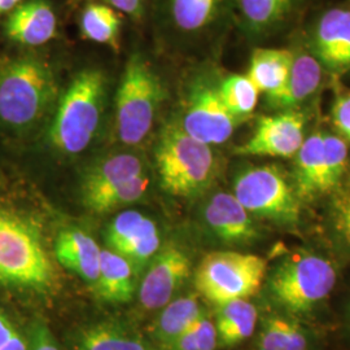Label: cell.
Masks as SVG:
<instances>
[{
	"label": "cell",
	"mask_w": 350,
	"mask_h": 350,
	"mask_svg": "<svg viewBox=\"0 0 350 350\" xmlns=\"http://www.w3.org/2000/svg\"><path fill=\"white\" fill-rule=\"evenodd\" d=\"M322 79V65L309 53L293 56V63L283 90L269 101L279 109H295L312 96Z\"/></svg>",
	"instance_id": "19"
},
{
	"label": "cell",
	"mask_w": 350,
	"mask_h": 350,
	"mask_svg": "<svg viewBox=\"0 0 350 350\" xmlns=\"http://www.w3.org/2000/svg\"><path fill=\"white\" fill-rule=\"evenodd\" d=\"M319 63L332 70L350 69V11L335 8L322 16L314 33Z\"/></svg>",
	"instance_id": "14"
},
{
	"label": "cell",
	"mask_w": 350,
	"mask_h": 350,
	"mask_svg": "<svg viewBox=\"0 0 350 350\" xmlns=\"http://www.w3.org/2000/svg\"><path fill=\"white\" fill-rule=\"evenodd\" d=\"M192 331L199 350H215L218 347L217 328L209 314H202L200 319L192 325Z\"/></svg>",
	"instance_id": "35"
},
{
	"label": "cell",
	"mask_w": 350,
	"mask_h": 350,
	"mask_svg": "<svg viewBox=\"0 0 350 350\" xmlns=\"http://www.w3.org/2000/svg\"><path fill=\"white\" fill-rule=\"evenodd\" d=\"M332 120L342 138L350 142V92L341 94L336 98L332 108Z\"/></svg>",
	"instance_id": "36"
},
{
	"label": "cell",
	"mask_w": 350,
	"mask_h": 350,
	"mask_svg": "<svg viewBox=\"0 0 350 350\" xmlns=\"http://www.w3.org/2000/svg\"><path fill=\"white\" fill-rule=\"evenodd\" d=\"M267 270L262 257L234 250L208 253L195 273V287L214 305L248 300L261 286Z\"/></svg>",
	"instance_id": "7"
},
{
	"label": "cell",
	"mask_w": 350,
	"mask_h": 350,
	"mask_svg": "<svg viewBox=\"0 0 350 350\" xmlns=\"http://www.w3.org/2000/svg\"><path fill=\"white\" fill-rule=\"evenodd\" d=\"M204 218L213 234L227 244H250L260 237L252 214L234 193L213 195L205 205Z\"/></svg>",
	"instance_id": "13"
},
{
	"label": "cell",
	"mask_w": 350,
	"mask_h": 350,
	"mask_svg": "<svg viewBox=\"0 0 350 350\" xmlns=\"http://www.w3.org/2000/svg\"><path fill=\"white\" fill-rule=\"evenodd\" d=\"M336 284L334 265L319 254L299 250L283 260L269 276V293L291 315L309 313Z\"/></svg>",
	"instance_id": "5"
},
{
	"label": "cell",
	"mask_w": 350,
	"mask_h": 350,
	"mask_svg": "<svg viewBox=\"0 0 350 350\" xmlns=\"http://www.w3.org/2000/svg\"><path fill=\"white\" fill-rule=\"evenodd\" d=\"M113 8L121 11V12L129 13L139 16L142 13V0H107Z\"/></svg>",
	"instance_id": "37"
},
{
	"label": "cell",
	"mask_w": 350,
	"mask_h": 350,
	"mask_svg": "<svg viewBox=\"0 0 350 350\" xmlns=\"http://www.w3.org/2000/svg\"><path fill=\"white\" fill-rule=\"evenodd\" d=\"M240 121L226 108L215 88L202 86L189 96L180 127L189 137L212 147L231 138Z\"/></svg>",
	"instance_id": "12"
},
{
	"label": "cell",
	"mask_w": 350,
	"mask_h": 350,
	"mask_svg": "<svg viewBox=\"0 0 350 350\" xmlns=\"http://www.w3.org/2000/svg\"><path fill=\"white\" fill-rule=\"evenodd\" d=\"M147 217L137 211H127L117 215L105 232V241L111 250H117L130 238Z\"/></svg>",
	"instance_id": "31"
},
{
	"label": "cell",
	"mask_w": 350,
	"mask_h": 350,
	"mask_svg": "<svg viewBox=\"0 0 350 350\" xmlns=\"http://www.w3.org/2000/svg\"><path fill=\"white\" fill-rule=\"evenodd\" d=\"M191 276V260L176 245H167L150 260L139 287V302L146 310L163 309Z\"/></svg>",
	"instance_id": "10"
},
{
	"label": "cell",
	"mask_w": 350,
	"mask_h": 350,
	"mask_svg": "<svg viewBox=\"0 0 350 350\" xmlns=\"http://www.w3.org/2000/svg\"><path fill=\"white\" fill-rule=\"evenodd\" d=\"M105 88V75L98 69H86L72 81L51 122L55 148L78 154L91 144L100 125Z\"/></svg>",
	"instance_id": "2"
},
{
	"label": "cell",
	"mask_w": 350,
	"mask_h": 350,
	"mask_svg": "<svg viewBox=\"0 0 350 350\" xmlns=\"http://www.w3.org/2000/svg\"><path fill=\"white\" fill-rule=\"evenodd\" d=\"M29 350H63L52 335L49 325L40 321H34L26 334Z\"/></svg>",
	"instance_id": "34"
},
{
	"label": "cell",
	"mask_w": 350,
	"mask_h": 350,
	"mask_svg": "<svg viewBox=\"0 0 350 350\" xmlns=\"http://www.w3.org/2000/svg\"><path fill=\"white\" fill-rule=\"evenodd\" d=\"M234 196L253 215L287 227L299 224L300 199L275 165L241 172L234 183Z\"/></svg>",
	"instance_id": "8"
},
{
	"label": "cell",
	"mask_w": 350,
	"mask_h": 350,
	"mask_svg": "<svg viewBox=\"0 0 350 350\" xmlns=\"http://www.w3.org/2000/svg\"><path fill=\"white\" fill-rule=\"evenodd\" d=\"M56 96L47 64L36 57L12 60L0 69V121L11 127L36 124Z\"/></svg>",
	"instance_id": "4"
},
{
	"label": "cell",
	"mask_w": 350,
	"mask_h": 350,
	"mask_svg": "<svg viewBox=\"0 0 350 350\" xmlns=\"http://www.w3.org/2000/svg\"><path fill=\"white\" fill-rule=\"evenodd\" d=\"M82 33L92 42L118 47L121 17L114 8L104 4H90L82 14Z\"/></svg>",
	"instance_id": "27"
},
{
	"label": "cell",
	"mask_w": 350,
	"mask_h": 350,
	"mask_svg": "<svg viewBox=\"0 0 350 350\" xmlns=\"http://www.w3.org/2000/svg\"><path fill=\"white\" fill-rule=\"evenodd\" d=\"M148 186V176L142 174L114 187L107 188L104 191L91 193L88 196H82V199L86 208L91 212L105 214L124 208L126 205H130L142 199L147 192Z\"/></svg>",
	"instance_id": "25"
},
{
	"label": "cell",
	"mask_w": 350,
	"mask_h": 350,
	"mask_svg": "<svg viewBox=\"0 0 350 350\" xmlns=\"http://www.w3.org/2000/svg\"><path fill=\"white\" fill-rule=\"evenodd\" d=\"M55 257L65 269L95 286L100 270L101 248L78 228L64 230L55 241Z\"/></svg>",
	"instance_id": "15"
},
{
	"label": "cell",
	"mask_w": 350,
	"mask_h": 350,
	"mask_svg": "<svg viewBox=\"0 0 350 350\" xmlns=\"http://www.w3.org/2000/svg\"><path fill=\"white\" fill-rule=\"evenodd\" d=\"M206 312L198 295L187 293L167 302L153 325V338L160 349L167 348L174 340L195 325Z\"/></svg>",
	"instance_id": "18"
},
{
	"label": "cell",
	"mask_w": 350,
	"mask_h": 350,
	"mask_svg": "<svg viewBox=\"0 0 350 350\" xmlns=\"http://www.w3.org/2000/svg\"><path fill=\"white\" fill-rule=\"evenodd\" d=\"M217 91L226 108L239 120L253 113L261 94L247 75H228Z\"/></svg>",
	"instance_id": "29"
},
{
	"label": "cell",
	"mask_w": 350,
	"mask_h": 350,
	"mask_svg": "<svg viewBox=\"0 0 350 350\" xmlns=\"http://www.w3.org/2000/svg\"><path fill=\"white\" fill-rule=\"evenodd\" d=\"M295 53L278 49H257L250 56L248 77L269 99L278 95L287 82Z\"/></svg>",
	"instance_id": "20"
},
{
	"label": "cell",
	"mask_w": 350,
	"mask_h": 350,
	"mask_svg": "<svg viewBox=\"0 0 350 350\" xmlns=\"http://www.w3.org/2000/svg\"><path fill=\"white\" fill-rule=\"evenodd\" d=\"M163 95L160 78L150 64L140 55L131 56L116 98V130L122 143L135 146L146 139Z\"/></svg>",
	"instance_id": "6"
},
{
	"label": "cell",
	"mask_w": 350,
	"mask_h": 350,
	"mask_svg": "<svg viewBox=\"0 0 350 350\" xmlns=\"http://www.w3.org/2000/svg\"><path fill=\"white\" fill-rule=\"evenodd\" d=\"M348 166V146L336 135L315 133L296 153L293 188L301 200L336 191Z\"/></svg>",
	"instance_id": "9"
},
{
	"label": "cell",
	"mask_w": 350,
	"mask_h": 350,
	"mask_svg": "<svg viewBox=\"0 0 350 350\" xmlns=\"http://www.w3.org/2000/svg\"><path fill=\"white\" fill-rule=\"evenodd\" d=\"M156 166L163 189L178 198H192L209 187L217 163L211 146L179 125H169L156 147Z\"/></svg>",
	"instance_id": "3"
},
{
	"label": "cell",
	"mask_w": 350,
	"mask_h": 350,
	"mask_svg": "<svg viewBox=\"0 0 350 350\" xmlns=\"http://www.w3.org/2000/svg\"><path fill=\"white\" fill-rule=\"evenodd\" d=\"M160 245L161 241L157 226L150 218H146L144 222L139 226L138 230L118 250L113 252L125 257L139 275L140 271L157 254Z\"/></svg>",
	"instance_id": "28"
},
{
	"label": "cell",
	"mask_w": 350,
	"mask_h": 350,
	"mask_svg": "<svg viewBox=\"0 0 350 350\" xmlns=\"http://www.w3.org/2000/svg\"><path fill=\"white\" fill-rule=\"evenodd\" d=\"M258 310L245 299L217 305L215 328L218 347L231 348L250 338L257 327Z\"/></svg>",
	"instance_id": "21"
},
{
	"label": "cell",
	"mask_w": 350,
	"mask_h": 350,
	"mask_svg": "<svg viewBox=\"0 0 350 350\" xmlns=\"http://www.w3.org/2000/svg\"><path fill=\"white\" fill-rule=\"evenodd\" d=\"M0 350H29L27 336L12 321V318L0 309Z\"/></svg>",
	"instance_id": "33"
},
{
	"label": "cell",
	"mask_w": 350,
	"mask_h": 350,
	"mask_svg": "<svg viewBox=\"0 0 350 350\" xmlns=\"http://www.w3.org/2000/svg\"><path fill=\"white\" fill-rule=\"evenodd\" d=\"M308 329L287 313L265 315L260 327L257 350H310Z\"/></svg>",
	"instance_id": "22"
},
{
	"label": "cell",
	"mask_w": 350,
	"mask_h": 350,
	"mask_svg": "<svg viewBox=\"0 0 350 350\" xmlns=\"http://www.w3.org/2000/svg\"><path fill=\"white\" fill-rule=\"evenodd\" d=\"M305 116L299 111H283L263 116L247 143L235 153L243 156L293 157L305 140Z\"/></svg>",
	"instance_id": "11"
},
{
	"label": "cell",
	"mask_w": 350,
	"mask_h": 350,
	"mask_svg": "<svg viewBox=\"0 0 350 350\" xmlns=\"http://www.w3.org/2000/svg\"><path fill=\"white\" fill-rule=\"evenodd\" d=\"M73 345L75 350H150L137 334L108 321L79 328Z\"/></svg>",
	"instance_id": "23"
},
{
	"label": "cell",
	"mask_w": 350,
	"mask_h": 350,
	"mask_svg": "<svg viewBox=\"0 0 350 350\" xmlns=\"http://www.w3.org/2000/svg\"><path fill=\"white\" fill-rule=\"evenodd\" d=\"M138 274L133 265L121 254L101 250L100 270L96 280L98 295L111 304H125L134 299Z\"/></svg>",
	"instance_id": "17"
},
{
	"label": "cell",
	"mask_w": 350,
	"mask_h": 350,
	"mask_svg": "<svg viewBox=\"0 0 350 350\" xmlns=\"http://www.w3.org/2000/svg\"><path fill=\"white\" fill-rule=\"evenodd\" d=\"M239 4L250 30L263 33L284 21L297 0H239Z\"/></svg>",
	"instance_id": "26"
},
{
	"label": "cell",
	"mask_w": 350,
	"mask_h": 350,
	"mask_svg": "<svg viewBox=\"0 0 350 350\" xmlns=\"http://www.w3.org/2000/svg\"><path fill=\"white\" fill-rule=\"evenodd\" d=\"M150 350H152V349H150Z\"/></svg>",
	"instance_id": "39"
},
{
	"label": "cell",
	"mask_w": 350,
	"mask_h": 350,
	"mask_svg": "<svg viewBox=\"0 0 350 350\" xmlns=\"http://www.w3.org/2000/svg\"><path fill=\"white\" fill-rule=\"evenodd\" d=\"M221 0H172L175 25L185 31H196L211 24Z\"/></svg>",
	"instance_id": "30"
},
{
	"label": "cell",
	"mask_w": 350,
	"mask_h": 350,
	"mask_svg": "<svg viewBox=\"0 0 350 350\" xmlns=\"http://www.w3.org/2000/svg\"><path fill=\"white\" fill-rule=\"evenodd\" d=\"M5 33L14 42L26 46H40L56 34V16L44 0H30L13 8Z\"/></svg>",
	"instance_id": "16"
},
{
	"label": "cell",
	"mask_w": 350,
	"mask_h": 350,
	"mask_svg": "<svg viewBox=\"0 0 350 350\" xmlns=\"http://www.w3.org/2000/svg\"><path fill=\"white\" fill-rule=\"evenodd\" d=\"M331 221L336 235L350 250V186L341 188L335 193Z\"/></svg>",
	"instance_id": "32"
},
{
	"label": "cell",
	"mask_w": 350,
	"mask_h": 350,
	"mask_svg": "<svg viewBox=\"0 0 350 350\" xmlns=\"http://www.w3.org/2000/svg\"><path fill=\"white\" fill-rule=\"evenodd\" d=\"M56 271L37 228L0 211V283L36 292L56 286Z\"/></svg>",
	"instance_id": "1"
},
{
	"label": "cell",
	"mask_w": 350,
	"mask_h": 350,
	"mask_svg": "<svg viewBox=\"0 0 350 350\" xmlns=\"http://www.w3.org/2000/svg\"><path fill=\"white\" fill-rule=\"evenodd\" d=\"M144 174L143 161L134 154H117L96 165L85 178L82 196L96 193L107 188L114 187Z\"/></svg>",
	"instance_id": "24"
},
{
	"label": "cell",
	"mask_w": 350,
	"mask_h": 350,
	"mask_svg": "<svg viewBox=\"0 0 350 350\" xmlns=\"http://www.w3.org/2000/svg\"><path fill=\"white\" fill-rule=\"evenodd\" d=\"M23 0H4L1 5V13L12 11L14 7H17Z\"/></svg>",
	"instance_id": "38"
}]
</instances>
